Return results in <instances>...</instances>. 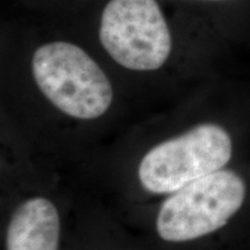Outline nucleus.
I'll list each match as a JSON object with an SVG mask.
<instances>
[{
	"instance_id": "obj_1",
	"label": "nucleus",
	"mask_w": 250,
	"mask_h": 250,
	"mask_svg": "<svg viewBox=\"0 0 250 250\" xmlns=\"http://www.w3.org/2000/svg\"><path fill=\"white\" fill-rule=\"evenodd\" d=\"M29 73L42 98L74 121H96L107 115L116 99L107 71L86 48L64 37L37 43Z\"/></svg>"
},
{
	"instance_id": "obj_2",
	"label": "nucleus",
	"mask_w": 250,
	"mask_h": 250,
	"mask_svg": "<svg viewBox=\"0 0 250 250\" xmlns=\"http://www.w3.org/2000/svg\"><path fill=\"white\" fill-rule=\"evenodd\" d=\"M93 26L102 51L123 70H164L176 48L174 19L162 0H100Z\"/></svg>"
},
{
	"instance_id": "obj_3",
	"label": "nucleus",
	"mask_w": 250,
	"mask_h": 250,
	"mask_svg": "<svg viewBox=\"0 0 250 250\" xmlns=\"http://www.w3.org/2000/svg\"><path fill=\"white\" fill-rule=\"evenodd\" d=\"M232 155L233 140L225 127L197 124L149 148L137 167V180L144 191L167 196L224 169Z\"/></svg>"
},
{
	"instance_id": "obj_4",
	"label": "nucleus",
	"mask_w": 250,
	"mask_h": 250,
	"mask_svg": "<svg viewBox=\"0 0 250 250\" xmlns=\"http://www.w3.org/2000/svg\"><path fill=\"white\" fill-rule=\"evenodd\" d=\"M245 180L220 169L187 184L166 198L155 217V230L167 242H188L217 232L242 208Z\"/></svg>"
},
{
	"instance_id": "obj_5",
	"label": "nucleus",
	"mask_w": 250,
	"mask_h": 250,
	"mask_svg": "<svg viewBox=\"0 0 250 250\" xmlns=\"http://www.w3.org/2000/svg\"><path fill=\"white\" fill-rule=\"evenodd\" d=\"M62 219L45 196H30L17 205L6 228V250H59Z\"/></svg>"
},
{
	"instance_id": "obj_6",
	"label": "nucleus",
	"mask_w": 250,
	"mask_h": 250,
	"mask_svg": "<svg viewBox=\"0 0 250 250\" xmlns=\"http://www.w3.org/2000/svg\"><path fill=\"white\" fill-rule=\"evenodd\" d=\"M191 12L195 21L223 23L250 21V0H175Z\"/></svg>"
}]
</instances>
